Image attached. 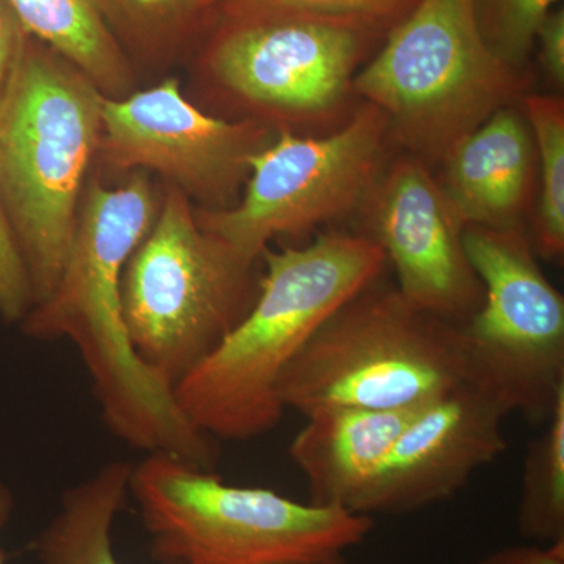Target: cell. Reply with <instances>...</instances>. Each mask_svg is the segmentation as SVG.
<instances>
[{"mask_svg":"<svg viewBox=\"0 0 564 564\" xmlns=\"http://www.w3.org/2000/svg\"><path fill=\"white\" fill-rule=\"evenodd\" d=\"M261 259L265 273L250 311L173 391L188 422L214 440H252L281 422V375L388 262L370 237L344 232L303 248H267Z\"/></svg>","mask_w":564,"mask_h":564,"instance_id":"cell-2","label":"cell"},{"mask_svg":"<svg viewBox=\"0 0 564 564\" xmlns=\"http://www.w3.org/2000/svg\"><path fill=\"white\" fill-rule=\"evenodd\" d=\"M388 137V117L370 102L328 135L281 131L251 155L242 202L199 212L196 220L236 258L256 265L278 236L310 231L366 202L380 177Z\"/></svg>","mask_w":564,"mask_h":564,"instance_id":"cell-9","label":"cell"},{"mask_svg":"<svg viewBox=\"0 0 564 564\" xmlns=\"http://www.w3.org/2000/svg\"><path fill=\"white\" fill-rule=\"evenodd\" d=\"M477 564H564V543L516 545L494 552Z\"/></svg>","mask_w":564,"mask_h":564,"instance_id":"cell-25","label":"cell"},{"mask_svg":"<svg viewBox=\"0 0 564 564\" xmlns=\"http://www.w3.org/2000/svg\"><path fill=\"white\" fill-rule=\"evenodd\" d=\"M367 237L383 250L408 302L452 325L469 321L484 303V285L464 250V225L430 165L403 155L366 199Z\"/></svg>","mask_w":564,"mask_h":564,"instance_id":"cell-12","label":"cell"},{"mask_svg":"<svg viewBox=\"0 0 564 564\" xmlns=\"http://www.w3.org/2000/svg\"><path fill=\"white\" fill-rule=\"evenodd\" d=\"M129 494L159 564H345L373 530L370 516L226 485L162 452L132 464Z\"/></svg>","mask_w":564,"mask_h":564,"instance_id":"cell-4","label":"cell"},{"mask_svg":"<svg viewBox=\"0 0 564 564\" xmlns=\"http://www.w3.org/2000/svg\"><path fill=\"white\" fill-rule=\"evenodd\" d=\"M155 217L158 204L144 177L118 188L98 182L88 187L61 281L20 325L31 339L74 344L115 436L147 454L180 456L212 470L214 437L188 422L173 389L137 358L122 318V273Z\"/></svg>","mask_w":564,"mask_h":564,"instance_id":"cell-1","label":"cell"},{"mask_svg":"<svg viewBox=\"0 0 564 564\" xmlns=\"http://www.w3.org/2000/svg\"><path fill=\"white\" fill-rule=\"evenodd\" d=\"M104 95L54 51L29 39L0 109V196L43 302L61 281L82 187L101 143Z\"/></svg>","mask_w":564,"mask_h":564,"instance_id":"cell-3","label":"cell"},{"mask_svg":"<svg viewBox=\"0 0 564 564\" xmlns=\"http://www.w3.org/2000/svg\"><path fill=\"white\" fill-rule=\"evenodd\" d=\"M239 9V7H237ZM207 65L215 82L254 120L282 131L318 128L344 110L373 36L361 22L296 11L239 9Z\"/></svg>","mask_w":564,"mask_h":564,"instance_id":"cell-10","label":"cell"},{"mask_svg":"<svg viewBox=\"0 0 564 564\" xmlns=\"http://www.w3.org/2000/svg\"><path fill=\"white\" fill-rule=\"evenodd\" d=\"M132 464L110 462L63 492L57 513L33 541L39 564H120L115 522L128 502Z\"/></svg>","mask_w":564,"mask_h":564,"instance_id":"cell-16","label":"cell"},{"mask_svg":"<svg viewBox=\"0 0 564 564\" xmlns=\"http://www.w3.org/2000/svg\"><path fill=\"white\" fill-rule=\"evenodd\" d=\"M417 408H336L306 417L289 455L306 478L311 503L351 511Z\"/></svg>","mask_w":564,"mask_h":564,"instance_id":"cell-15","label":"cell"},{"mask_svg":"<svg viewBox=\"0 0 564 564\" xmlns=\"http://www.w3.org/2000/svg\"><path fill=\"white\" fill-rule=\"evenodd\" d=\"M464 250L484 303L458 325L464 381L534 425L564 392V299L544 276L524 228L467 226Z\"/></svg>","mask_w":564,"mask_h":564,"instance_id":"cell-8","label":"cell"},{"mask_svg":"<svg viewBox=\"0 0 564 564\" xmlns=\"http://www.w3.org/2000/svg\"><path fill=\"white\" fill-rule=\"evenodd\" d=\"M22 28L50 44L107 98H121L131 70L109 25L107 0H9Z\"/></svg>","mask_w":564,"mask_h":564,"instance_id":"cell-17","label":"cell"},{"mask_svg":"<svg viewBox=\"0 0 564 564\" xmlns=\"http://www.w3.org/2000/svg\"><path fill=\"white\" fill-rule=\"evenodd\" d=\"M558 0H473L475 21L496 57L524 68L536 33Z\"/></svg>","mask_w":564,"mask_h":564,"instance_id":"cell-20","label":"cell"},{"mask_svg":"<svg viewBox=\"0 0 564 564\" xmlns=\"http://www.w3.org/2000/svg\"><path fill=\"white\" fill-rule=\"evenodd\" d=\"M252 269L204 231L184 193L170 192L122 273L137 358L174 391L250 311Z\"/></svg>","mask_w":564,"mask_h":564,"instance_id":"cell-7","label":"cell"},{"mask_svg":"<svg viewBox=\"0 0 564 564\" xmlns=\"http://www.w3.org/2000/svg\"><path fill=\"white\" fill-rule=\"evenodd\" d=\"M35 303L31 276L0 196V317L21 323Z\"/></svg>","mask_w":564,"mask_h":564,"instance_id":"cell-22","label":"cell"},{"mask_svg":"<svg viewBox=\"0 0 564 564\" xmlns=\"http://www.w3.org/2000/svg\"><path fill=\"white\" fill-rule=\"evenodd\" d=\"M217 2H220V0H193V9H206V7Z\"/></svg>","mask_w":564,"mask_h":564,"instance_id":"cell-28","label":"cell"},{"mask_svg":"<svg viewBox=\"0 0 564 564\" xmlns=\"http://www.w3.org/2000/svg\"><path fill=\"white\" fill-rule=\"evenodd\" d=\"M521 102L540 174L530 243L543 258L558 259L564 252V102L558 96L547 95H524Z\"/></svg>","mask_w":564,"mask_h":564,"instance_id":"cell-18","label":"cell"},{"mask_svg":"<svg viewBox=\"0 0 564 564\" xmlns=\"http://www.w3.org/2000/svg\"><path fill=\"white\" fill-rule=\"evenodd\" d=\"M437 180L467 226L521 228L532 203L538 162L522 111L505 107L455 144Z\"/></svg>","mask_w":564,"mask_h":564,"instance_id":"cell-14","label":"cell"},{"mask_svg":"<svg viewBox=\"0 0 564 564\" xmlns=\"http://www.w3.org/2000/svg\"><path fill=\"white\" fill-rule=\"evenodd\" d=\"M507 410L463 381L422 404L397 437L352 513L404 514L451 499L507 448Z\"/></svg>","mask_w":564,"mask_h":564,"instance_id":"cell-13","label":"cell"},{"mask_svg":"<svg viewBox=\"0 0 564 564\" xmlns=\"http://www.w3.org/2000/svg\"><path fill=\"white\" fill-rule=\"evenodd\" d=\"M107 7L139 21H158L185 7L193 9V0H107Z\"/></svg>","mask_w":564,"mask_h":564,"instance_id":"cell-26","label":"cell"},{"mask_svg":"<svg viewBox=\"0 0 564 564\" xmlns=\"http://www.w3.org/2000/svg\"><path fill=\"white\" fill-rule=\"evenodd\" d=\"M104 159L115 169H148L182 188L225 206L250 174V159L265 147L270 128L245 118L210 117L182 95L176 80L102 99Z\"/></svg>","mask_w":564,"mask_h":564,"instance_id":"cell-11","label":"cell"},{"mask_svg":"<svg viewBox=\"0 0 564 564\" xmlns=\"http://www.w3.org/2000/svg\"><path fill=\"white\" fill-rule=\"evenodd\" d=\"M14 511V497L13 492L9 486H7L6 481L0 478V530L6 529L9 525L11 516H13ZM7 554L3 551H0V564H6Z\"/></svg>","mask_w":564,"mask_h":564,"instance_id":"cell-27","label":"cell"},{"mask_svg":"<svg viewBox=\"0 0 564 564\" xmlns=\"http://www.w3.org/2000/svg\"><path fill=\"white\" fill-rule=\"evenodd\" d=\"M377 282V281H375ZM364 289L328 318L278 381L284 410H404L464 381L458 326L399 289Z\"/></svg>","mask_w":564,"mask_h":564,"instance_id":"cell-6","label":"cell"},{"mask_svg":"<svg viewBox=\"0 0 564 564\" xmlns=\"http://www.w3.org/2000/svg\"><path fill=\"white\" fill-rule=\"evenodd\" d=\"M525 88L524 70L486 46L473 0H419L352 80V91L388 117L391 137L426 165Z\"/></svg>","mask_w":564,"mask_h":564,"instance_id":"cell-5","label":"cell"},{"mask_svg":"<svg viewBox=\"0 0 564 564\" xmlns=\"http://www.w3.org/2000/svg\"><path fill=\"white\" fill-rule=\"evenodd\" d=\"M518 529L527 540L564 543V392L545 421L544 432L527 451Z\"/></svg>","mask_w":564,"mask_h":564,"instance_id":"cell-19","label":"cell"},{"mask_svg":"<svg viewBox=\"0 0 564 564\" xmlns=\"http://www.w3.org/2000/svg\"><path fill=\"white\" fill-rule=\"evenodd\" d=\"M545 76L562 90L564 85V10H552L536 33Z\"/></svg>","mask_w":564,"mask_h":564,"instance_id":"cell-24","label":"cell"},{"mask_svg":"<svg viewBox=\"0 0 564 564\" xmlns=\"http://www.w3.org/2000/svg\"><path fill=\"white\" fill-rule=\"evenodd\" d=\"M239 9L296 11L361 22L377 31L403 21L419 0H231Z\"/></svg>","mask_w":564,"mask_h":564,"instance_id":"cell-21","label":"cell"},{"mask_svg":"<svg viewBox=\"0 0 564 564\" xmlns=\"http://www.w3.org/2000/svg\"><path fill=\"white\" fill-rule=\"evenodd\" d=\"M28 36L9 0H0V109Z\"/></svg>","mask_w":564,"mask_h":564,"instance_id":"cell-23","label":"cell"}]
</instances>
